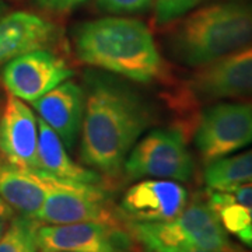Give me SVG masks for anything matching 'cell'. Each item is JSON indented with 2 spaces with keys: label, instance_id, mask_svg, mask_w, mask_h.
Instances as JSON below:
<instances>
[{
  "label": "cell",
  "instance_id": "8992f818",
  "mask_svg": "<svg viewBox=\"0 0 252 252\" xmlns=\"http://www.w3.org/2000/svg\"><path fill=\"white\" fill-rule=\"evenodd\" d=\"M193 142L205 164L252 144V99L217 102L198 115Z\"/></svg>",
  "mask_w": 252,
  "mask_h": 252
},
{
  "label": "cell",
  "instance_id": "5b68a950",
  "mask_svg": "<svg viewBox=\"0 0 252 252\" xmlns=\"http://www.w3.org/2000/svg\"><path fill=\"white\" fill-rule=\"evenodd\" d=\"M195 171L184 127H160L137 140L122 172L129 180L158 178L187 182Z\"/></svg>",
  "mask_w": 252,
  "mask_h": 252
},
{
  "label": "cell",
  "instance_id": "4316f807",
  "mask_svg": "<svg viewBox=\"0 0 252 252\" xmlns=\"http://www.w3.org/2000/svg\"><path fill=\"white\" fill-rule=\"evenodd\" d=\"M1 107H3V101H1V97H0V111H1Z\"/></svg>",
  "mask_w": 252,
  "mask_h": 252
},
{
  "label": "cell",
  "instance_id": "ffe728a7",
  "mask_svg": "<svg viewBox=\"0 0 252 252\" xmlns=\"http://www.w3.org/2000/svg\"><path fill=\"white\" fill-rule=\"evenodd\" d=\"M97 3L104 11L114 14H126L147 9L153 3V0H97Z\"/></svg>",
  "mask_w": 252,
  "mask_h": 252
},
{
  "label": "cell",
  "instance_id": "30bf717a",
  "mask_svg": "<svg viewBox=\"0 0 252 252\" xmlns=\"http://www.w3.org/2000/svg\"><path fill=\"white\" fill-rule=\"evenodd\" d=\"M38 118L32 109L7 93L0 111V154L18 168L36 174Z\"/></svg>",
  "mask_w": 252,
  "mask_h": 252
},
{
  "label": "cell",
  "instance_id": "9c48e42d",
  "mask_svg": "<svg viewBox=\"0 0 252 252\" xmlns=\"http://www.w3.org/2000/svg\"><path fill=\"white\" fill-rule=\"evenodd\" d=\"M73 76L72 67L49 49L21 55L1 69V81L9 94L34 102Z\"/></svg>",
  "mask_w": 252,
  "mask_h": 252
},
{
  "label": "cell",
  "instance_id": "44dd1931",
  "mask_svg": "<svg viewBox=\"0 0 252 252\" xmlns=\"http://www.w3.org/2000/svg\"><path fill=\"white\" fill-rule=\"evenodd\" d=\"M220 190L228 192L234 202L252 210V180L243 182V184H238V185H234L231 188L220 189Z\"/></svg>",
  "mask_w": 252,
  "mask_h": 252
},
{
  "label": "cell",
  "instance_id": "9a60e30c",
  "mask_svg": "<svg viewBox=\"0 0 252 252\" xmlns=\"http://www.w3.org/2000/svg\"><path fill=\"white\" fill-rule=\"evenodd\" d=\"M38 170L36 175L64 182L101 185L102 177L86 165L77 164L67 154V149L51 126L38 117Z\"/></svg>",
  "mask_w": 252,
  "mask_h": 252
},
{
  "label": "cell",
  "instance_id": "6da1fadb",
  "mask_svg": "<svg viewBox=\"0 0 252 252\" xmlns=\"http://www.w3.org/2000/svg\"><path fill=\"white\" fill-rule=\"evenodd\" d=\"M86 86L81 161L101 175L117 178L152 124V109L135 89L109 74L89 72Z\"/></svg>",
  "mask_w": 252,
  "mask_h": 252
},
{
  "label": "cell",
  "instance_id": "5bb4252c",
  "mask_svg": "<svg viewBox=\"0 0 252 252\" xmlns=\"http://www.w3.org/2000/svg\"><path fill=\"white\" fill-rule=\"evenodd\" d=\"M175 221L181 227L192 250L209 252H250L230 241L215 210L207 203L206 196L193 198Z\"/></svg>",
  "mask_w": 252,
  "mask_h": 252
},
{
  "label": "cell",
  "instance_id": "e0dca14e",
  "mask_svg": "<svg viewBox=\"0 0 252 252\" xmlns=\"http://www.w3.org/2000/svg\"><path fill=\"white\" fill-rule=\"evenodd\" d=\"M252 180V149L206 164L205 182L209 189H227Z\"/></svg>",
  "mask_w": 252,
  "mask_h": 252
},
{
  "label": "cell",
  "instance_id": "ba28073f",
  "mask_svg": "<svg viewBox=\"0 0 252 252\" xmlns=\"http://www.w3.org/2000/svg\"><path fill=\"white\" fill-rule=\"evenodd\" d=\"M36 241L41 252H139L140 248L124 221L39 224Z\"/></svg>",
  "mask_w": 252,
  "mask_h": 252
},
{
  "label": "cell",
  "instance_id": "cb8c5ba5",
  "mask_svg": "<svg viewBox=\"0 0 252 252\" xmlns=\"http://www.w3.org/2000/svg\"><path fill=\"white\" fill-rule=\"evenodd\" d=\"M237 238L252 250V224L250 225L245 231H243L241 234L237 235Z\"/></svg>",
  "mask_w": 252,
  "mask_h": 252
},
{
  "label": "cell",
  "instance_id": "4fadbf2b",
  "mask_svg": "<svg viewBox=\"0 0 252 252\" xmlns=\"http://www.w3.org/2000/svg\"><path fill=\"white\" fill-rule=\"evenodd\" d=\"M58 39L54 23L30 11L0 17V69L21 55L46 49Z\"/></svg>",
  "mask_w": 252,
  "mask_h": 252
},
{
  "label": "cell",
  "instance_id": "ac0fdd59",
  "mask_svg": "<svg viewBox=\"0 0 252 252\" xmlns=\"http://www.w3.org/2000/svg\"><path fill=\"white\" fill-rule=\"evenodd\" d=\"M39 221L31 217L16 215L0 235V252H38L36 231Z\"/></svg>",
  "mask_w": 252,
  "mask_h": 252
},
{
  "label": "cell",
  "instance_id": "52a82bcc",
  "mask_svg": "<svg viewBox=\"0 0 252 252\" xmlns=\"http://www.w3.org/2000/svg\"><path fill=\"white\" fill-rule=\"evenodd\" d=\"M41 177V175H39ZM46 185L45 200L35 220L41 224H73L86 221L122 223L124 219L108 202L101 185L64 182L42 177Z\"/></svg>",
  "mask_w": 252,
  "mask_h": 252
},
{
  "label": "cell",
  "instance_id": "7402d4cb",
  "mask_svg": "<svg viewBox=\"0 0 252 252\" xmlns=\"http://www.w3.org/2000/svg\"><path fill=\"white\" fill-rule=\"evenodd\" d=\"M86 0H35V3L42 9L55 11V13H66L74 7L80 6Z\"/></svg>",
  "mask_w": 252,
  "mask_h": 252
},
{
  "label": "cell",
  "instance_id": "7c38bea8",
  "mask_svg": "<svg viewBox=\"0 0 252 252\" xmlns=\"http://www.w3.org/2000/svg\"><path fill=\"white\" fill-rule=\"evenodd\" d=\"M86 93L74 81H63L32 102L39 118L61 137L66 149H72L83 125Z\"/></svg>",
  "mask_w": 252,
  "mask_h": 252
},
{
  "label": "cell",
  "instance_id": "603a6c76",
  "mask_svg": "<svg viewBox=\"0 0 252 252\" xmlns=\"http://www.w3.org/2000/svg\"><path fill=\"white\" fill-rule=\"evenodd\" d=\"M17 213L3 198H0V221H9Z\"/></svg>",
  "mask_w": 252,
  "mask_h": 252
},
{
  "label": "cell",
  "instance_id": "d6986e66",
  "mask_svg": "<svg viewBox=\"0 0 252 252\" xmlns=\"http://www.w3.org/2000/svg\"><path fill=\"white\" fill-rule=\"evenodd\" d=\"M209 0H154V23L165 27Z\"/></svg>",
  "mask_w": 252,
  "mask_h": 252
},
{
  "label": "cell",
  "instance_id": "8fae6325",
  "mask_svg": "<svg viewBox=\"0 0 252 252\" xmlns=\"http://www.w3.org/2000/svg\"><path fill=\"white\" fill-rule=\"evenodd\" d=\"M188 203V192L172 180L149 178L127 189L119 205V215L132 221L172 220Z\"/></svg>",
  "mask_w": 252,
  "mask_h": 252
},
{
  "label": "cell",
  "instance_id": "2e32d148",
  "mask_svg": "<svg viewBox=\"0 0 252 252\" xmlns=\"http://www.w3.org/2000/svg\"><path fill=\"white\" fill-rule=\"evenodd\" d=\"M45 195L46 185L42 177L18 168L0 154V198L17 215L35 219Z\"/></svg>",
  "mask_w": 252,
  "mask_h": 252
},
{
  "label": "cell",
  "instance_id": "d4e9b609",
  "mask_svg": "<svg viewBox=\"0 0 252 252\" xmlns=\"http://www.w3.org/2000/svg\"><path fill=\"white\" fill-rule=\"evenodd\" d=\"M4 228H6V221H0V235L3 234Z\"/></svg>",
  "mask_w": 252,
  "mask_h": 252
},
{
  "label": "cell",
  "instance_id": "7a4b0ae2",
  "mask_svg": "<svg viewBox=\"0 0 252 252\" xmlns=\"http://www.w3.org/2000/svg\"><path fill=\"white\" fill-rule=\"evenodd\" d=\"M77 59L136 83L164 80L167 64L150 28L127 17H104L79 24L73 32Z\"/></svg>",
  "mask_w": 252,
  "mask_h": 252
},
{
  "label": "cell",
  "instance_id": "277c9868",
  "mask_svg": "<svg viewBox=\"0 0 252 252\" xmlns=\"http://www.w3.org/2000/svg\"><path fill=\"white\" fill-rule=\"evenodd\" d=\"M252 99V44L196 67L175 93V107L195 124L203 104Z\"/></svg>",
  "mask_w": 252,
  "mask_h": 252
},
{
  "label": "cell",
  "instance_id": "3957f363",
  "mask_svg": "<svg viewBox=\"0 0 252 252\" xmlns=\"http://www.w3.org/2000/svg\"><path fill=\"white\" fill-rule=\"evenodd\" d=\"M167 51L196 69L252 44V0H219L172 23Z\"/></svg>",
  "mask_w": 252,
  "mask_h": 252
},
{
  "label": "cell",
  "instance_id": "83f0119b",
  "mask_svg": "<svg viewBox=\"0 0 252 252\" xmlns=\"http://www.w3.org/2000/svg\"><path fill=\"white\" fill-rule=\"evenodd\" d=\"M58 252H63V251H58Z\"/></svg>",
  "mask_w": 252,
  "mask_h": 252
},
{
  "label": "cell",
  "instance_id": "484cf974",
  "mask_svg": "<svg viewBox=\"0 0 252 252\" xmlns=\"http://www.w3.org/2000/svg\"><path fill=\"white\" fill-rule=\"evenodd\" d=\"M3 10H4V0H0V16L3 13Z\"/></svg>",
  "mask_w": 252,
  "mask_h": 252
}]
</instances>
